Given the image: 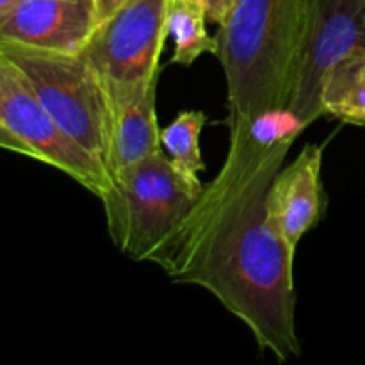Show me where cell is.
Returning a JSON list of instances; mask_svg holds the SVG:
<instances>
[{
  "mask_svg": "<svg viewBox=\"0 0 365 365\" xmlns=\"http://www.w3.org/2000/svg\"><path fill=\"white\" fill-rule=\"evenodd\" d=\"M18 2H20V0H0V16H4V14L9 13V11L13 9Z\"/></svg>",
  "mask_w": 365,
  "mask_h": 365,
  "instance_id": "cell-16",
  "label": "cell"
},
{
  "mask_svg": "<svg viewBox=\"0 0 365 365\" xmlns=\"http://www.w3.org/2000/svg\"><path fill=\"white\" fill-rule=\"evenodd\" d=\"M303 128L289 110L230 128L223 166L157 264L173 284L212 294L282 364L302 355L296 257L271 223L267 192Z\"/></svg>",
  "mask_w": 365,
  "mask_h": 365,
  "instance_id": "cell-1",
  "label": "cell"
},
{
  "mask_svg": "<svg viewBox=\"0 0 365 365\" xmlns=\"http://www.w3.org/2000/svg\"><path fill=\"white\" fill-rule=\"evenodd\" d=\"M0 56L24 73L53 120L107 166L114 113L98 73L86 57L2 41Z\"/></svg>",
  "mask_w": 365,
  "mask_h": 365,
  "instance_id": "cell-4",
  "label": "cell"
},
{
  "mask_svg": "<svg viewBox=\"0 0 365 365\" xmlns=\"http://www.w3.org/2000/svg\"><path fill=\"white\" fill-rule=\"evenodd\" d=\"M309 0H237L220 25L228 128L284 113L294 89Z\"/></svg>",
  "mask_w": 365,
  "mask_h": 365,
  "instance_id": "cell-2",
  "label": "cell"
},
{
  "mask_svg": "<svg viewBox=\"0 0 365 365\" xmlns=\"http://www.w3.org/2000/svg\"><path fill=\"white\" fill-rule=\"evenodd\" d=\"M198 2H202V4H203V2H205V0H198ZM203 6H205V4H203Z\"/></svg>",
  "mask_w": 365,
  "mask_h": 365,
  "instance_id": "cell-17",
  "label": "cell"
},
{
  "mask_svg": "<svg viewBox=\"0 0 365 365\" xmlns=\"http://www.w3.org/2000/svg\"><path fill=\"white\" fill-rule=\"evenodd\" d=\"M365 52V0H309L305 34L287 110L309 127L324 116L321 98L328 75Z\"/></svg>",
  "mask_w": 365,
  "mask_h": 365,
  "instance_id": "cell-7",
  "label": "cell"
},
{
  "mask_svg": "<svg viewBox=\"0 0 365 365\" xmlns=\"http://www.w3.org/2000/svg\"><path fill=\"white\" fill-rule=\"evenodd\" d=\"M157 84L159 78L150 82L134 100L114 113L107 163L113 178L163 152V130L157 121Z\"/></svg>",
  "mask_w": 365,
  "mask_h": 365,
  "instance_id": "cell-10",
  "label": "cell"
},
{
  "mask_svg": "<svg viewBox=\"0 0 365 365\" xmlns=\"http://www.w3.org/2000/svg\"><path fill=\"white\" fill-rule=\"evenodd\" d=\"M96 27L93 0H20L0 16V41L81 53Z\"/></svg>",
  "mask_w": 365,
  "mask_h": 365,
  "instance_id": "cell-8",
  "label": "cell"
},
{
  "mask_svg": "<svg viewBox=\"0 0 365 365\" xmlns=\"http://www.w3.org/2000/svg\"><path fill=\"white\" fill-rule=\"evenodd\" d=\"M168 0H127L100 21L82 56L98 73L113 113L160 77Z\"/></svg>",
  "mask_w": 365,
  "mask_h": 365,
  "instance_id": "cell-6",
  "label": "cell"
},
{
  "mask_svg": "<svg viewBox=\"0 0 365 365\" xmlns=\"http://www.w3.org/2000/svg\"><path fill=\"white\" fill-rule=\"evenodd\" d=\"M321 170L323 148L305 145L291 164L278 170L267 192L271 223L294 257L303 235L316 228L327 214L328 198Z\"/></svg>",
  "mask_w": 365,
  "mask_h": 365,
  "instance_id": "cell-9",
  "label": "cell"
},
{
  "mask_svg": "<svg viewBox=\"0 0 365 365\" xmlns=\"http://www.w3.org/2000/svg\"><path fill=\"white\" fill-rule=\"evenodd\" d=\"M321 106L323 114L342 123L365 127V52L351 56L331 70Z\"/></svg>",
  "mask_w": 365,
  "mask_h": 365,
  "instance_id": "cell-12",
  "label": "cell"
},
{
  "mask_svg": "<svg viewBox=\"0 0 365 365\" xmlns=\"http://www.w3.org/2000/svg\"><path fill=\"white\" fill-rule=\"evenodd\" d=\"M202 191L203 184L177 171L164 150L125 170L100 200L114 246L132 260L159 264Z\"/></svg>",
  "mask_w": 365,
  "mask_h": 365,
  "instance_id": "cell-3",
  "label": "cell"
},
{
  "mask_svg": "<svg viewBox=\"0 0 365 365\" xmlns=\"http://www.w3.org/2000/svg\"><path fill=\"white\" fill-rule=\"evenodd\" d=\"M125 2H127V0H93V6H95L98 24L106 20V18H109L110 14H113L118 7L123 6Z\"/></svg>",
  "mask_w": 365,
  "mask_h": 365,
  "instance_id": "cell-15",
  "label": "cell"
},
{
  "mask_svg": "<svg viewBox=\"0 0 365 365\" xmlns=\"http://www.w3.org/2000/svg\"><path fill=\"white\" fill-rule=\"evenodd\" d=\"M207 125V114L202 110H182L173 121L163 128L160 141L171 164L191 182L202 184L200 173L207 170L202 157L200 135Z\"/></svg>",
  "mask_w": 365,
  "mask_h": 365,
  "instance_id": "cell-13",
  "label": "cell"
},
{
  "mask_svg": "<svg viewBox=\"0 0 365 365\" xmlns=\"http://www.w3.org/2000/svg\"><path fill=\"white\" fill-rule=\"evenodd\" d=\"M237 0H205V9H207V18L209 21H214V24L221 25L227 16L230 14L232 7Z\"/></svg>",
  "mask_w": 365,
  "mask_h": 365,
  "instance_id": "cell-14",
  "label": "cell"
},
{
  "mask_svg": "<svg viewBox=\"0 0 365 365\" xmlns=\"http://www.w3.org/2000/svg\"><path fill=\"white\" fill-rule=\"evenodd\" d=\"M207 9L198 0H168V38L175 43L170 64L187 68L203 53L217 56L220 41L207 32Z\"/></svg>",
  "mask_w": 365,
  "mask_h": 365,
  "instance_id": "cell-11",
  "label": "cell"
},
{
  "mask_svg": "<svg viewBox=\"0 0 365 365\" xmlns=\"http://www.w3.org/2000/svg\"><path fill=\"white\" fill-rule=\"evenodd\" d=\"M0 146L68 175L98 200L114 187L106 164L53 120L24 73L4 56H0Z\"/></svg>",
  "mask_w": 365,
  "mask_h": 365,
  "instance_id": "cell-5",
  "label": "cell"
}]
</instances>
